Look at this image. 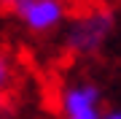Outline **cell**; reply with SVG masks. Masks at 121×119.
Instances as JSON below:
<instances>
[{"instance_id":"6da1fadb","label":"cell","mask_w":121,"mask_h":119,"mask_svg":"<svg viewBox=\"0 0 121 119\" xmlns=\"http://www.w3.org/2000/svg\"><path fill=\"white\" fill-rule=\"evenodd\" d=\"M118 16L108 3L89 5L83 11H75L67 19V24L59 33V46L62 54L70 60H94L105 52L116 33Z\"/></svg>"},{"instance_id":"7a4b0ae2","label":"cell","mask_w":121,"mask_h":119,"mask_svg":"<svg viewBox=\"0 0 121 119\" xmlns=\"http://www.w3.org/2000/svg\"><path fill=\"white\" fill-rule=\"evenodd\" d=\"M16 24L32 38H48L62 33L67 19L73 16L70 0H27L11 11Z\"/></svg>"},{"instance_id":"3957f363","label":"cell","mask_w":121,"mask_h":119,"mask_svg":"<svg viewBox=\"0 0 121 119\" xmlns=\"http://www.w3.org/2000/svg\"><path fill=\"white\" fill-rule=\"evenodd\" d=\"M56 108H59V119H99L105 114L102 87L86 76L70 79L59 87Z\"/></svg>"},{"instance_id":"277c9868","label":"cell","mask_w":121,"mask_h":119,"mask_svg":"<svg viewBox=\"0 0 121 119\" xmlns=\"http://www.w3.org/2000/svg\"><path fill=\"white\" fill-rule=\"evenodd\" d=\"M19 84V62L8 49L0 46V97H11Z\"/></svg>"},{"instance_id":"5b68a950","label":"cell","mask_w":121,"mask_h":119,"mask_svg":"<svg viewBox=\"0 0 121 119\" xmlns=\"http://www.w3.org/2000/svg\"><path fill=\"white\" fill-rule=\"evenodd\" d=\"M16 111H13V103L11 97H0V119H13Z\"/></svg>"},{"instance_id":"8992f818","label":"cell","mask_w":121,"mask_h":119,"mask_svg":"<svg viewBox=\"0 0 121 119\" xmlns=\"http://www.w3.org/2000/svg\"><path fill=\"white\" fill-rule=\"evenodd\" d=\"M22 3H27V0H0V8L11 14L13 8H19V5H22Z\"/></svg>"},{"instance_id":"52a82bcc","label":"cell","mask_w":121,"mask_h":119,"mask_svg":"<svg viewBox=\"0 0 121 119\" xmlns=\"http://www.w3.org/2000/svg\"><path fill=\"white\" fill-rule=\"evenodd\" d=\"M99 119H121V108L116 106V108H105V114L99 116Z\"/></svg>"}]
</instances>
